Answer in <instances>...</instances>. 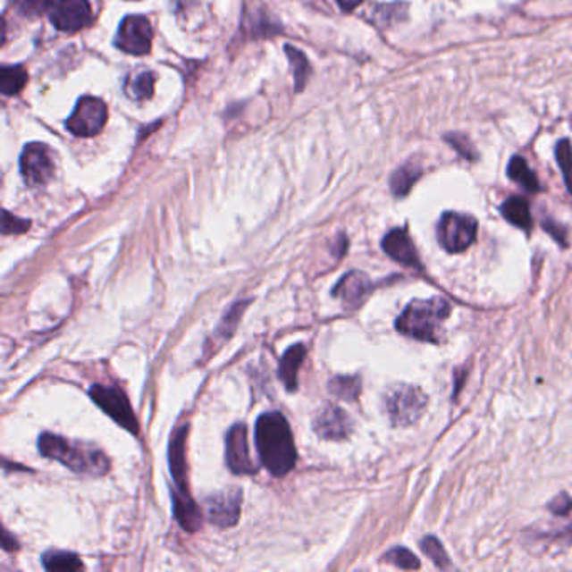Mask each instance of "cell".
I'll return each instance as SVG.
<instances>
[{
  "label": "cell",
  "mask_w": 572,
  "mask_h": 572,
  "mask_svg": "<svg viewBox=\"0 0 572 572\" xmlns=\"http://www.w3.org/2000/svg\"><path fill=\"white\" fill-rule=\"evenodd\" d=\"M408 4L407 2H393V4H383L373 11V22L380 28H391L407 21L408 17Z\"/></svg>",
  "instance_id": "21"
},
{
  "label": "cell",
  "mask_w": 572,
  "mask_h": 572,
  "mask_svg": "<svg viewBox=\"0 0 572 572\" xmlns=\"http://www.w3.org/2000/svg\"><path fill=\"white\" fill-rule=\"evenodd\" d=\"M51 0H11V5L17 14L29 19H36L42 14H47Z\"/></svg>",
  "instance_id": "31"
},
{
  "label": "cell",
  "mask_w": 572,
  "mask_h": 572,
  "mask_svg": "<svg viewBox=\"0 0 572 572\" xmlns=\"http://www.w3.org/2000/svg\"><path fill=\"white\" fill-rule=\"evenodd\" d=\"M445 139L449 141L450 145L455 148V150L458 151L464 158L467 160H470V162H475L477 160V153H475V148L472 147V143H470V139L465 137V135H460V133H450L445 137Z\"/></svg>",
  "instance_id": "34"
},
{
  "label": "cell",
  "mask_w": 572,
  "mask_h": 572,
  "mask_svg": "<svg viewBox=\"0 0 572 572\" xmlns=\"http://www.w3.org/2000/svg\"><path fill=\"white\" fill-rule=\"evenodd\" d=\"M30 229V222L26 218L15 217L11 212L4 210L2 214V233L9 235V233H24Z\"/></svg>",
  "instance_id": "33"
},
{
  "label": "cell",
  "mask_w": 572,
  "mask_h": 572,
  "mask_svg": "<svg viewBox=\"0 0 572 572\" xmlns=\"http://www.w3.org/2000/svg\"><path fill=\"white\" fill-rule=\"evenodd\" d=\"M206 514L212 524L218 527H233L242 510V492L240 489H229L222 491L217 495H212L206 499Z\"/></svg>",
  "instance_id": "12"
},
{
  "label": "cell",
  "mask_w": 572,
  "mask_h": 572,
  "mask_svg": "<svg viewBox=\"0 0 572 572\" xmlns=\"http://www.w3.org/2000/svg\"><path fill=\"white\" fill-rule=\"evenodd\" d=\"M306 353L307 349L304 344H294L281 358L279 378L284 383L287 391H296L299 386L298 374H299L300 365L304 363Z\"/></svg>",
  "instance_id": "17"
},
{
  "label": "cell",
  "mask_w": 572,
  "mask_h": 572,
  "mask_svg": "<svg viewBox=\"0 0 572 572\" xmlns=\"http://www.w3.org/2000/svg\"><path fill=\"white\" fill-rule=\"evenodd\" d=\"M42 564L47 571L78 572L84 569L81 559L72 552L64 551H49L42 556Z\"/></svg>",
  "instance_id": "23"
},
{
  "label": "cell",
  "mask_w": 572,
  "mask_h": 572,
  "mask_svg": "<svg viewBox=\"0 0 572 572\" xmlns=\"http://www.w3.org/2000/svg\"><path fill=\"white\" fill-rule=\"evenodd\" d=\"M49 21L63 32H76L89 28L95 21L93 9L88 0H51L47 9Z\"/></svg>",
  "instance_id": "8"
},
{
  "label": "cell",
  "mask_w": 572,
  "mask_h": 572,
  "mask_svg": "<svg viewBox=\"0 0 572 572\" xmlns=\"http://www.w3.org/2000/svg\"><path fill=\"white\" fill-rule=\"evenodd\" d=\"M428 398L418 386L395 384L384 395V408L395 426H409L422 418Z\"/></svg>",
  "instance_id": "4"
},
{
  "label": "cell",
  "mask_w": 572,
  "mask_h": 572,
  "mask_svg": "<svg viewBox=\"0 0 572 572\" xmlns=\"http://www.w3.org/2000/svg\"><path fill=\"white\" fill-rule=\"evenodd\" d=\"M314 432L324 440H344L353 432L351 418L336 405H324L314 416Z\"/></svg>",
  "instance_id": "13"
},
{
  "label": "cell",
  "mask_w": 572,
  "mask_h": 572,
  "mask_svg": "<svg viewBox=\"0 0 572 572\" xmlns=\"http://www.w3.org/2000/svg\"><path fill=\"white\" fill-rule=\"evenodd\" d=\"M423 552L435 562L438 568H449L450 559L442 543L435 537H426L422 541Z\"/></svg>",
  "instance_id": "32"
},
{
  "label": "cell",
  "mask_w": 572,
  "mask_h": 572,
  "mask_svg": "<svg viewBox=\"0 0 572 572\" xmlns=\"http://www.w3.org/2000/svg\"><path fill=\"white\" fill-rule=\"evenodd\" d=\"M155 91V74L150 71L139 72L135 78H131L126 86V93L131 99H150Z\"/></svg>",
  "instance_id": "27"
},
{
  "label": "cell",
  "mask_w": 572,
  "mask_h": 572,
  "mask_svg": "<svg viewBox=\"0 0 572 572\" xmlns=\"http://www.w3.org/2000/svg\"><path fill=\"white\" fill-rule=\"evenodd\" d=\"M189 425H181L173 432L170 449H168V464L170 472L175 482V492L178 493H190L189 482H187V457H185V442L189 433Z\"/></svg>",
  "instance_id": "14"
},
{
  "label": "cell",
  "mask_w": 572,
  "mask_h": 572,
  "mask_svg": "<svg viewBox=\"0 0 572 572\" xmlns=\"http://www.w3.org/2000/svg\"><path fill=\"white\" fill-rule=\"evenodd\" d=\"M246 307L247 300H242V302H237V304L233 306L231 313L225 314V317L222 319L220 326H218L217 329H215V332H214V340L217 341L218 344L225 342V341L232 336V332L235 331L237 324H239V321H240V317H242V313L246 311Z\"/></svg>",
  "instance_id": "28"
},
{
  "label": "cell",
  "mask_w": 572,
  "mask_h": 572,
  "mask_svg": "<svg viewBox=\"0 0 572 572\" xmlns=\"http://www.w3.org/2000/svg\"><path fill=\"white\" fill-rule=\"evenodd\" d=\"M106 120L108 108L105 101L95 96H84L69 116L66 128L74 137L91 138L105 128Z\"/></svg>",
  "instance_id": "7"
},
{
  "label": "cell",
  "mask_w": 572,
  "mask_h": 572,
  "mask_svg": "<svg viewBox=\"0 0 572 572\" xmlns=\"http://www.w3.org/2000/svg\"><path fill=\"white\" fill-rule=\"evenodd\" d=\"M225 460L227 467L237 475H252L257 467L252 462L247 442V426L244 423H235L225 440Z\"/></svg>",
  "instance_id": "11"
},
{
  "label": "cell",
  "mask_w": 572,
  "mask_h": 572,
  "mask_svg": "<svg viewBox=\"0 0 572 572\" xmlns=\"http://www.w3.org/2000/svg\"><path fill=\"white\" fill-rule=\"evenodd\" d=\"M2 547H4L5 551H17L19 544H17L14 537L9 535V532L4 531L2 532Z\"/></svg>",
  "instance_id": "36"
},
{
  "label": "cell",
  "mask_w": 572,
  "mask_h": 572,
  "mask_svg": "<svg viewBox=\"0 0 572 572\" xmlns=\"http://www.w3.org/2000/svg\"><path fill=\"white\" fill-rule=\"evenodd\" d=\"M422 177V166L420 164H403L401 168H398L391 181H390V187L395 197H405L408 195L409 190L413 189V185L418 181V178Z\"/></svg>",
  "instance_id": "20"
},
{
  "label": "cell",
  "mask_w": 572,
  "mask_h": 572,
  "mask_svg": "<svg viewBox=\"0 0 572 572\" xmlns=\"http://www.w3.org/2000/svg\"><path fill=\"white\" fill-rule=\"evenodd\" d=\"M507 173H509L510 180L518 183L524 190L531 191V193H537V191L541 190L539 180H537L535 173L532 172L529 164L522 156H514L510 160Z\"/></svg>",
  "instance_id": "22"
},
{
  "label": "cell",
  "mask_w": 572,
  "mask_h": 572,
  "mask_svg": "<svg viewBox=\"0 0 572 572\" xmlns=\"http://www.w3.org/2000/svg\"><path fill=\"white\" fill-rule=\"evenodd\" d=\"M451 313V306L442 298L415 299L396 319V329L403 336L426 342H440L442 324Z\"/></svg>",
  "instance_id": "3"
},
{
  "label": "cell",
  "mask_w": 572,
  "mask_h": 572,
  "mask_svg": "<svg viewBox=\"0 0 572 572\" xmlns=\"http://www.w3.org/2000/svg\"><path fill=\"white\" fill-rule=\"evenodd\" d=\"M173 512L178 524L187 532H197L202 527V512L190 493L173 492Z\"/></svg>",
  "instance_id": "18"
},
{
  "label": "cell",
  "mask_w": 572,
  "mask_h": 572,
  "mask_svg": "<svg viewBox=\"0 0 572 572\" xmlns=\"http://www.w3.org/2000/svg\"><path fill=\"white\" fill-rule=\"evenodd\" d=\"M556 158H558L559 168L564 175L566 185L572 193V145L569 139H560L556 147Z\"/></svg>",
  "instance_id": "29"
},
{
  "label": "cell",
  "mask_w": 572,
  "mask_h": 572,
  "mask_svg": "<svg viewBox=\"0 0 572 572\" xmlns=\"http://www.w3.org/2000/svg\"><path fill=\"white\" fill-rule=\"evenodd\" d=\"M21 173L29 187L38 189L55 177V162L51 150L42 143H29L21 155Z\"/></svg>",
  "instance_id": "10"
},
{
  "label": "cell",
  "mask_w": 572,
  "mask_h": 572,
  "mask_svg": "<svg viewBox=\"0 0 572 572\" xmlns=\"http://www.w3.org/2000/svg\"><path fill=\"white\" fill-rule=\"evenodd\" d=\"M29 74L22 66H2L0 69V91L4 96H15L28 84Z\"/></svg>",
  "instance_id": "24"
},
{
  "label": "cell",
  "mask_w": 572,
  "mask_h": 572,
  "mask_svg": "<svg viewBox=\"0 0 572 572\" xmlns=\"http://www.w3.org/2000/svg\"><path fill=\"white\" fill-rule=\"evenodd\" d=\"M153 29L143 15H126L114 38V46L126 55H145L151 51Z\"/></svg>",
  "instance_id": "9"
},
{
  "label": "cell",
  "mask_w": 572,
  "mask_h": 572,
  "mask_svg": "<svg viewBox=\"0 0 572 572\" xmlns=\"http://www.w3.org/2000/svg\"><path fill=\"white\" fill-rule=\"evenodd\" d=\"M329 391L341 400L355 401L361 393V380L358 376H336L329 382Z\"/></svg>",
  "instance_id": "26"
},
{
  "label": "cell",
  "mask_w": 572,
  "mask_h": 572,
  "mask_svg": "<svg viewBox=\"0 0 572 572\" xmlns=\"http://www.w3.org/2000/svg\"><path fill=\"white\" fill-rule=\"evenodd\" d=\"M89 396L99 408L103 409L120 426H123L124 430H128L133 435L139 433L137 416L133 413L128 398L120 388L95 384L89 390Z\"/></svg>",
  "instance_id": "6"
},
{
  "label": "cell",
  "mask_w": 572,
  "mask_h": 572,
  "mask_svg": "<svg viewBox=\"0 0 572 572\" xmlns=\"http://www.w3.org/2000/svg\"><path fill=\"white\" fill-rule=\"evenodd\" d=\"M572 500L566 495V493H562V495H559L556 500H552L551 505H549V509L554 512V514H559V516H562V514H568L569 510H571Z\"/></svg>",
  "instance_id": "35"
},
{
  "label": "cell",
  "mask_w": 572,
  "mask_h": 572,
  "mask_svg": "<svg viewBox=\"0 0 572 572\" xmlns=\"http://www.w3.org/2000/svg\"><path fill=\"white\" fill-rule=\"evenodd\" d=\"M502 215L507 222H510L512 225H516L522 231H531L532 215L531 208L526 198L522 197H510L502 204Z\"/></svg>",
  "instance_id": "19"
},
{
  "label": "cell",
  "mask_w": 572,
  "mask_h": 572,
  "mask_svg": "<svg viewBox=\"0 0 572 572\" xmlns=\"http://www.w3.org/2000/svg\"><path fill=\"white\" fill-rule=\"evenodd\" d=\"M382 247L383 250L396 262L415 269L422 267L416 247L413 244L407 229H395L386 233L383 239Z\"/></svg>",
  "instance_id": "15"
},
{
  "label": "cell",
  "mask_w": 572,
  "mask_h": 572,
  "mask_svg": "<svg viewBox=\"0 0 572 572\" xmlns=\"http://www.w3.org/2000/svg\"><path fill=\"white\" fill-rule=\"evenodd\" d=\"M477 220L465 214L447 212L438 223V242L450 254L464 252L475 242Z\"/></svg>",
  "instance_id": "5"
},
{
  "label": "cell",
  "mask_w": 572,
  "mask_h": 572,
  "mask_svg": "<svg viewBox=\"0 0 572 572\" xmlns=\"http://www.w3.org/2000/svg\"><path fill=\"white\" fill-rule=\"evenodd\" d=\"M256 445L264 467L275 475L284 477L298 462V450L286 416L269 411L256 423Z\"/></svg>",
  "instance_id": "1"
},
{
  "label": "cell",
  "mask_w": 572,
  "mask_h": 572,
  "mask_svg": "<svg viewBox=\"0 0 572 572\" xmlns=\"http://www.w3.org/2000/svg\"><path fill=\"white\" fill-rule=\"evenodd\" d=\"M38 449L42 457L59 462L80 475L101 477L109 472L108 457L93 443L72 442L55 433H42Z\"/></svg>",
  "instance_id": "2"
},
{
  "label": "cell",
  "mask_w": 572,
  "mask_h": 572,
  "mask_svg": "<svg viewBox=\"0 0 572 572\" xmlns=\"http://www.w3.org/2000/svg\"><path fill=\"white\" fill-rule=\"evenodd\" d=\"M336 2H338V5H340L344 13H351V11H355L356 7H358L363 0H336Z\"/></svg>",
  "instance_id": "37"
},
{
  "label": "cell",
  "mask_w": 572,
  "mask_h": 572,
  "mask_svg": "<svg viewBox=\"0 0 572 572\" xmlns=\"http://www.w3.org/2000/svg\"><path fill=\"white\" fill-rule=\"evenodd\" d=\"M286 55L289 57V63H290V68L294 72V82H296V91H302L306 82L309 80V74H311V64L307 61V57L304 55V53H300L299 49L292 47V46H286Z\"/></svg>",
  "instance_id": "25"
},
{
  "label": "cell",
  "mask_w": 572,
  "mask_h": 572,
  "mask_svg": "<svg viewBox=\"0 0 572 572\" xmlns=\"http://www.w3.org/2000/svg\"><path fill=\"white\" fill-rule=\"evenodd\" d=\"M383 559L400 569H418L420 568L418 558L413 552H409L408 549H403V547L391 549L390 552L384 554Z\"/></svg>",
  "instance_id": "30"
},
{
  "label": "cell",
  "mask_w": 572,
  "mask_h": 572,
  "mask_svg": "<svg viewBox=\"0 0 572 572\" xmlns=\"http://www.w3.org/2000/svg\"><path fill=\"white\" fill-rule=\"evenodd\" d=\"M371 281L368 275L363 273H348L340 282L332 289V296L342 300L346 306L356 307L359 304H363L371 292Z\"/></svg>",
  "instance_id": "16"
}]
</instances>
